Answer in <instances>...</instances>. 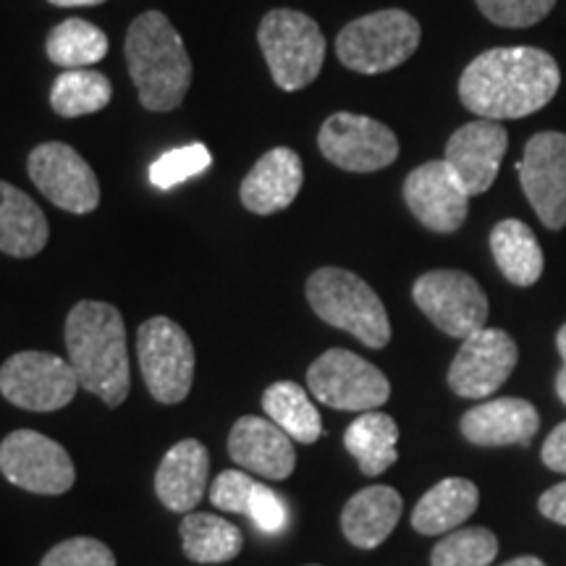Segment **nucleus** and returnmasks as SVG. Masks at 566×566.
<instances>
[{"label":"nucleus","instance_id":"nucleus-19","mask_svg":"<svg viewBox=\"0 0 566 566\" xmlns=\"http://www.w3.org/2000/svg\"><path fill=\"white\" fill-rule=\"evenodd\" d=\"M304 184L302 158L292 147H273L244 176L239 197L254 216H273L296 200Z\"/></svg>","mask_w":566,"mask_h":566},{"label":"nucleus","instance_id":"nucleus-43","mask_svg":"<svg viewBox=\"0 0 566 566\" xmlns=\"http://www.w3.org/2000/svg\"><path fill=\"white\" fill-rule=\"evenodd\" d=\"M310 566H317V564H310Z\"/></svg>","mask_w":566,"mask_h":566},{"label":"nucleus","instance_id":"nucleus-31","mask_svg":"<svg viewBox=\"0 0 566 566\" xmlns=\"http://www.w3.org/2000/svg\"><path fill=\"white\" fill-rule=\"evenodd\" d=\"M499 554V537L485 527L454 530L433 548V566H491Z\"/></svg>","mask_w":566,"mask_h":566},{"label":"nucleus","instance_id":"nucleus-28","mask_svg":"<svg viewBox=\"0 0 566 566\" xmlns=\"http://www.w3.org/2000/svg\"><path fill=\"white\" fill-rule=\"evenodd\" d=\"M184 554L197 564H223L239 556L244 546L242 530L223 516L189 512L181 522Z\"/></svg>","mask_w":566,"mask_h":566},{"label":"nucleus","instance_id":"nucleus-14","mask_svg":"<svg viewBox=\"0 0 566 566\" xmlns=\"http://www.w3.org/2000/svg\"><path fill=\"white\" fill-rule=\"evenodd\" d=\"M525 189L535 216L551 231L566 226V134L541 132L527 142L520 166Z\"/></svg>","mask_w":566,"mask_h":566},{"label":"nucleus","instance_id":"nucleus-9","mask_svg":"<svg viewBox=\"0 0 566 566\" xmlns=\"http://www.w3.org/2000/svg\"><path fill=\"white\" fill-rule=\"evenodd\" d=\"M80 388L69 357L51 352L11 354L0 367V394L27 412H55L71 405Z\"/></svg>","mask_w":566,"mask_h":566},{"label":"nucleus","instance_id":"nucleus-39","mask_svg":"<svg viewBox=\"0 0 566 566\" xmlns=\"http://www.w3.org/2000/svg\"><path fill=\"white\" fill-rule=\"evenodd\" d=\"M48 3L61 6V9H76V6H101L105 0H48Z\"/></svg>","mask_w":566,"mask_h":566},{"label":"nucleus","instance_id":"nucleus-38","mask_svg":"<svg viewBox=\"0 0 566 566\" xmlns=\"http://www.w3.org/2000/svg\"><path fill=\"white\" fill-rule=\"evenodd\" d=\"M537 509H541L543 516H548L551 522L566 527V483H558L541 495L537 501Z\"/></svg>","mask_w":566,"mask_h":566},{"label":"nucleus","instance_id":"nucleus-40","mask_svg":"<svg viewBox=\"0 0 566 566\" xmlns=\"http://www.w3.org/2000/svg\"><path fill=\"white\" fill-rule=\"evenodd\" d=\"M501 566H546V564H543L541 558H535V556H520V558H512V562H506Z\"/></svg>","mask_w":566,"mask_h":566},{"label":"nucleus","instance_id":"nucleus-16","mask_svg":"<svg viewBox=\"0 0 566 566\" xmlns=\"http://www.w3.org/2000/svg\"><path fill=\"white\" fill-rule=\"evenodd\" d=\"M405 202L417 221L436 233L459 231L470 212V195L446 160L422 163L407 176Z\"/></svg>","mask_w":566,"mask_h":566},{"label":"nucleus","instance_id":"nucleus-12","mask_svg":"<svg viewBox=\"0 0 566 566\" xmlns=\"http://www.w3.org/2000/svg\"><path fill=\"white\" fill-rule=\"evenodd\" d=\"M323 158L352 174L384 171L399 158V139L386 124L357 113H334L317 132Z\"/></svg>","mask_w":566,"mask_h":566},{"label":"nucleus","instance_id":"nucleus-30","mask_svg":"<svg viewBox=\"0 0 566 566\" xmlns=\"http://www.w3.org/2000/svg\"><path fill=\"white\" fill-rule=\"evenodd\" d=\"M113 97V84L101 71L69 69L53 82L51 105L61 118H82L103 111Z\"/></svg>","mask_w":566,"mask_h":566},{"label":"nucleus","instance_id":"nucleus-27","mask_svg":"<svg viewBox=\"0 0 566 566\" xmlns=\"http://www.w3.org/2000/svg\"><path fill=\"white\" fill-rule=\"evenodd\" d=\"M263 409L292 441L317 443L323 436V420L307 391L294 380H279L263 394Z\"/></svg>","mask_w":566,"mask_h":566},{"label":"nucleus","instance_id":"nucleus-8","mask_svg":"<svg viewBox=\"0 0 566 566\" xmlns=\"http://www.w3.org/2000/svg\"><path fill=\"white\" fill-rule=\"evenodd\" d=\"M307 386L317 401L342 412H373L391 396V384L373 363L349 349H328L310 365Z\"/></svg>","mask_w":566,"mask_h":566},{"label":"nucleus","instance_id":"nucleus-6","mask_svg":"<svg viewBox=\"0 0 566 566\" xmlns=\"http://www.w3.org/2000/svg\"><path fill=\"white\" fill-rule=\"evenodd\" d=\"M420 21L401 9H386L349 21L336 38V55L357 74H386L420 48Z\"/></svg>","mask_w":566,"mask_h":566},{"label":"nucleus","instance_id":"nucleus-13","mask_svg":"<svg viewBox=\"0 0 566 566\" xmlns=\"http://www.w3.org/2000/svg\"><path fill=\"white\" fill-rule=\"evenodd\" d=\"M27 171L34 187L55 208L87 216L101 205V184L92 166L80 153L63 142H45L30 153Z\"/></svg>","mask_w":566,"mask_h":566},{"label":"nucleus","instance_id":"nucleus-42","mask_svg":"<svg viewBox=\"0 0 566 566\" xmlns=\"http://www.w3.org/2000/svg\"><path fill=\"white\" fill-rule=\"evenodd\" d=\"M556 346H558V352H562V357H564V367H566V325H562V331H558V336H556Z\"/></svg>","mask_w":566,"mask_h":566},{"label":"nucleus","instance_id":"nucleus-20","mask_svg":"<svg viewBox=\"0 0 566 566\" xmlns=\"http://www.w3.org/2000/svg\"><path fill=\"white\" fill-rule=\"evenodd\" d=\"M462 436L475 446H527L537 436L541 417L520 396L483 401L462 417Z\"/></svg>","mask_w":566,"mask_h":566},{"label":"nucleus","instance_id":"nucleus-35","mask_svg":"<svg viewBox=\"0 0 566 566\" xmlns=\"http://www.w3.org/2000/svg\"><path fill=\"white\" fill-rule=\"evenodd\" d=\"M254 480L247 475L244 470H226L212 480L210 485V504L221 512H233V514H247V506H250Z\"/></svg>","mask_w":566,"mask_h":566},{"label":"nucleus","instance_id":"nucleus-33","mask_svg":"<svg viewBox=\"0 0 566 566\" xmlns=\"http://www.w3.org/2000/svg\"><path fill=\"white\" fill-rule=\"evenodd\" d=\"M478 9L493 24L506 30H525L554 11L556 0H475Z\"/></svg>","mask_w":566,"mask_h":566},{"label":"nucleus","instance_id":"nucleus-18","mask_svg":"<svg viewBox=\"0 0 566 566\" xmlns=\"http://www.w3.org/2000/svg\"><path fill=\"white\" fill-rule=\"evenodd\" d=\"M229 454L244 470L268 480H286L296 467V451L273 420L247 415L233 422L229 433Z\"/></svg>","mask_w":566,"mask_h":566},{"label":"nucleus","instance_id":"nucleus-22","mask_svg":"<svg viewBox=\"0 0 566 566\" xmlns=\"http://www.w3.org/2000/svg\"><path fill=\"white\" fill-rule=\"evenodd\" d=\"M401 506H405L401 495L388 485H370L354 493L342 512L346 541L365 551L378 548L399 525Z\"/></svg>","mask_w":566,"mask_h":566},{"label":"nucleus","instance_id":"nucleus-37","mask_svg":"<svg viewBox=\"0 0 566 566\" xmlns=\"http://www.w3.org/2000/svg\"><path fill=\"white\" fill-rule=\"evenodd\" d=\"M541 459L551 472H562V475H566V422L556 424V428L551 430V436L546 438V443H543L541 449Z\"/></svg>","mask_w":566,"mask_h":566},{"label":"nucleus","instance_id":"nucleus-4","mask_svg":"<svg viewBox=\"0 0 566 566\" xmlns=\"http://www.w3.org/2000/svg\"><path fill=\"white\" fill-rule=\"evenodd\" d=\"M307 302L323 323L346 331L370 349H384L391 342L386 304L357 273L321 268L307 279Z\"/></svg>","mask_w":566,"mask_h":566},{"label":"nucleus","instance_id":"nucleus-23","mask_svg":"<svg viewBox=\"0 0 566 566\" xmlns=\"http://www.w3.org/2000/svg\"><path fill=\"white\" fill-rule=\"evenodd\" d=\"M51 239V223L30 195L0 181V252L11 258H34Z\"/></svg>","mask_w":566,"mask_h":566},{"label":"nucleus","instance_id":"nucleus-32","mask_svg":"<svg viewBox=\"0 0 566 566\" xmlns=\"http://www.w3.org/2000/svg\"><path fill=\"white\" fill-rule=\"evenodd\" d=\"M212 155L200 142L187 147H176V150H168L160 155L158 160L150 166V184L158 189H174L176 184L192 179V176H200L210 168Z\"/></svg>","mask_w":566,"mask_h":566},{"label":"nucleus","instance_id":"nucleus-2","mask_svg":"<svg viewBox=\"0 0 566 566\" xmlns=\"http://www.w3.org/2000/svg\"><path fill=\"white\" fill-rule=\"evenodd\" d=\"M66 352L84 391L108 407H122L129 396L132 370L126 354L124 317L108 302L84 300L66 317Z\"/></svg>","mask_w":566,"mask_h":566},{"label":"nucleus","instance_id":"nucleus-3","mask_svg":"<svg viewBox=\"0 0 566 566\" xmlns=\"http://www.w3.org/2000/svg\"><path fill=\"white\" fill-rule=\"evenodd\" d=\"M126 66L139 92V103L153 113L176 111L192 84V61L171 19L145 11L126 32Z\"/></svg>","mask_w":566,"mask_h":566},{"label":"nucleus","instance_id":"nucleus-36","mask_svg":"<svg viewBox=\"0 0 566 566\" xmlns=\"http://www.w3.org/2000/svg\"><path fill=\"white\" fill-rule=\"evenodd\" d=\"M247 516H250L263 533H281L289 520L286 501H283L273 488L258 483L252 491L250 506H247Z\"/></svg>","mask_w":566,"mask_h":566},{"label":"nucleus","instance_id":"nucleus-17","mask_svg":"<svg viewBox=\"0 0 566 566\" xmlns=\"http://www.w3.org/2000/svg\"><path fill=\"white\" fill-rule=\"evenodd\" d=\"M506 145L509 134L504 126L499 122H488V118H478V122L464 124L462 129L451 134L443 160L462 181L467 195L475 197L493 187L501 160L506 155Z\"/></svg>","mask_w":566,"mask_h":566},{"label":"nucleus","instance_id":"nucleus-26","mask_svg":"<svg viewBox=\"0 0 566 566\" xmlns=\"http://www.w3.org/2000/svg\"><path fill=\"white\" fill-rule=\"evenodd\" d=\"M396 443H399V424L394 417L378 412V409L357 417L344 436L346 451L357 459L359 470L367 478L384 475L388 467L399 459Z\"/></svg>","mask_w":566,"mask_h":566},{"label":"nucleus","instance_id":"nucleus-15","mask_svg":"<svg viewBox=\"0 0 566 566\" xmlns=\"http://www.w3.org/2000/svg\"><path fill=\"white\" fill-rule=\"evenodd\" d=\"M520 349L501 328H483L459 346L449 367V386L464 399H485L506 384L514 373Z\"/></svg>","mask_w":566,"mask_h":566},{"label":"nucleus","instance_id":"nucleus-29","mask_svg":"<svg viewBox=\"0 0 566 566\" xmlns=\"http://www.w3.org/2000/svg\"><path fill=\"white\" fill-rule=\"evenodd\" d=\"M45 53L61 69H87L108 55V34L87 19H66L48 34Z\"/></svg>","mask_w":566,"mask_h":566},{"label":"nucleus","instance_id":"nucleus-34","mask_svg":"<svg viewBox=\"0 0 566 566\" xmlns=\"http://www.w3.org/2000/svg\"><path fill=\"white\" fill-rule=\"evenodd\" d=\"M40 566H116V556L95 537H71L48 551Z\"/></svg>","mask_w":566,"mask_h":566},{"label":"nucleus","instance_id":"nucleus-41","mask_svg":"<svg viewBox=\"0 0 566 566\" xmlns=\"http://www.w3.org/2000/svg\"><path fill=\"white\" fill-rule=\"evenodd\" d=\"M556 394H558V399L566 405V367L556 375Z\"/></svg>","mask_w":566,"mask_h":566},{"label":"nucleus","instance_id":"nucleus-11","mask_svg":"<svg viewBox=\"0 0 566 566\" xmlns=\"http://www.w3.org/2000/svg\"><path fill=\"white\" fill-rule=\"evenodd\" d=\"M0 472L21 491L61 495L76 480L74 462L59 441L38 430H13L0 443Z\"/></svg>","mask_w":566,"mask_h":566},{"label":"nucleus","instance_id":"nucleus-7","mask_svg":"<svg viewBox=\"0 0 566 566\" xmlns=\"http://www.w3.org/2000/svg\"><path fill=\"white\" fill-rule=\"evenodd\" d=\"M137 357L147 391L160 405H179L195 384L192 338L171 317H150L139 325Z\"/></svg>","mask_w":566,"mask_h":566},{"label":"nucleus","instance_id":"nucleus-5","mask_svg":"<svg viewBox=\"0 0 566 566\" xmlns=\"http://www.w3.org/2000/svg\"><path fill=\"white\" fill-rule=\"evenodd\" d=\"M273 82L283 92H300L313 84L323 71L325 38L315 19L292 9H273L265 13L258 30Z\"/></svg>","mask_w":566,"mask_h":566},{"label":"nucleus","instance_id":"nucleus-21","mask_svg":"<svg viewBox=\"0 0 566 566\" xmlns=\"http://www.w3.org/2000/svg\"><path fill=\"white\" fill-rule=\"evenodd\" d=\"M210 457L208 449L195 438H184L168 449L163 462L155 472V493L160 504L176 514L195 512L205 491H208Z\"/></svg>","mask_w":566,"mask_h":566},{"label":"nucleus","instance_id":"nucleus-10","mask_svg":"<svg viewBox=\"0 0 566 566\" xmlns=\"http://www.w3.org/2000/svg\"><path fill=\"white\" fill-rule=\"evenodd\" d=\"M412 296L424 317L446 336L470 338L485 328L488 296L483 286L462 271H430L415 281Z\"/></svg>","mask_w":566,"mask_h":566},{"label":"nucleus","instance_id":"nucleus-24","mask_svg":"<svg viewBox=\"0 0 566 566\" xmlns=\"http://www.w3.org/2000/svg\"><path fill=\"white\" fill-rule=\"evenodd\" d=\"M480 491L467 478H446L417 501L412 527L420 535L454 533L462 522L478 512Z\"/></svg>","mask_w":566,"mask_h":566},{"label":"nucleus","instance_id":"nucleus-1","mask_svg":"<svg viewBox=\"0 0 566 566\" xmlns=\"http://www.w3.org/2000/svg\"><path fill=\"white\" fill-rule=\"evenodd\" d=\"M562 71L541 48H493L480 53L459 80V101L478 118L509 122L554 101Z\"/></svg>","mask_w":566,"mask_h":566},{"label":"nucleus","instance_id":"nucleus-25","mask_svg":"<svg viewBox=\"0 0 566 566\" xmlns=\"http://www.w3.org/2000/svg\"><path fill=\"white\" fill-rule=\"evenodd\" d=\"M491 252L499 271L514 286H533L546 268V258H543L533 229L516 218L495 223L491 231Z\"/></svg>","mask_w":566,"mask_h":566}]
</instances>
